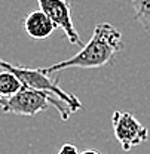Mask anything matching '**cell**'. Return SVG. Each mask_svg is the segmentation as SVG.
Listing matches in <instances>:
<instances>
[{"label":"cell","mask_w":150,"mask_h":154,"mask_svg":"<svg viewBox=\"0 0 150 154\" xmlns=\"http://www.w3.org/2000/svg\"><path fill=\"white\" fill-rule=\"evenodd\" d=\"M40 11H43L56 28L64 31V36L72 45H77L83 48L82 38L76 30L72 19V5L69 0H37Z\"/></svg>","instance_id":"cell-5"},{"label":"cell","mask_w":150,"mask_h":154,"mask_svg":"<svg viewBox=\"0 0 150 154\" xmlns=\"http://www.w3.org/2000/svg\"><path fill=\"white\" fill-rule=\"evenodd\" d=\"M112 126L114 138L123 151H131L134 147L144 144L149 139V131L131 113L114 111L112 116Z\"/></svg>","instance_id":"cell-4"},{"label":"cell","mask_w":150,"mask_h":154,"mask_svg":"<svg viewBox=\"0 0 150 154\" xmlns=\"http://www.w3.org/2000/svg\"><path fill=\"white\" fill-rule=\"evenodd\" d=\"M51 105L56 108V111L61 116V120L64 122L69 120L70 114H73L72 107L64 99L49 92L31 89L27 86H22V89L15 95L0 98V108L5 113L24 116V117H33L42 111H46Z\"/></svg>","instance_id":"cell-2"},{"label":"cell","mask_w":150,"mask_h":154,"mask_svg":"<svg viewBox=\"0 0 150 154\" xmlns=\"http://www.w3.org/2000/svg\"><path fill=\"white\" fill-rule=\"evenodd\" d=\"M0 68L8 70L11 73H14L15 76L19 79V82L31 89H37V91H43V92H49L52 95L58 96L61 99H64L73 110V113L79 111L82 108V102L76 98L75 95L65 92L61 86H59V79L52 80L49 74L43 73L40 68H27V67H21V65H14L5 59L0 58Z\"/></svg>","instance_id":"cell-3"},{"label":"cell","mask_w":150,"mask_h":154,"mask_svg":"<svg viewBox=\"0 0 150 154\" xmlns=\"http://www.w3.org/2000/svg\"><path fill=\"white\" fill-rule=\"evenodd\" d=\"M22 27L28 37L36 38V40L48 38L56 30L52 19L40 9L30 12L22 21Z\"/></svg>","instance_id":"cell-6"},{"label":"cell","mask_w":150,"mask_h":154,"mask_svg":"<svg viewBox=\"0 0 150 154\" xmlns=\"http://www.w3.org/2000/svg\"><path fill=\"white\" fill-rule=\"evenodd\" d=\"M56 154H82V153L79 151V148L76 147L75 144L67 142V144H64V145L58 150V153Z\"/></svg>","instance_id":"cell-9"},{"label":"cell","mask_w":150,"mask_h":154,"mask_svg":"<svg viewBox=\"0 0 150 154\" xmlns=\"http://www.w3.org/2000/svg\"><path fill=\"white\" fill-rule=\"evenodd\" d=\"M134 8V18L150 34V0H131Z\"/></svg>","instance_id":"cell-8"},{"label":"cell","mask_w":150,"mask_h":154,"mask_svg":"<svg viewBox=\"0 0 150 154\" xmlns=\"http://www.w3.org/2000/svg\"><path fill=\"white\" fill-rule=\"evenodd\" d=\"M22 83L14 73L0 68V98H8V96L15 95L22 89Z\"/></svg>","instance_id":"cell-7"},{"label":"cell","mask_w":150,"mask_h":154,"mask_svg":"<svg viewBox=\"0 0 150 154\" xmlns=\"http://www.w3.org/2000/svg\"><path fill=\"white\" fill-rule=\"evenodd\" d=\"M122 33L112 24L101 22L95 25L91 40L83 45V48L75 57L40 70L46 74H52L55 71H64L67 68H101L113 64L114 57L122 51Z\"/></svg>","instance_id":"cell-1"},{"label":"cell","mask_w":150,"mask_h":154,"mask_svg":"<svg viewBox=\"0 0 150 154\" xmlns=\"http://www.w3.org/2000/svg\"><path fill=\"white\" fill-rule=\"evenodd\" d=\"M82 154H101V153H98L97 150H85V151H82Z\"/></svg>","instance_id":"cell-10"}]
</instances>
